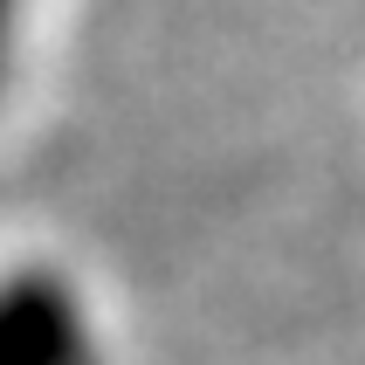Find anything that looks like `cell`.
Instances as JSON below:
<instances>
[{
	"label": "cell",
	"instance_id": "1",
	"mask_svg": "<svg viewBox=\"0 0 365 365\" xmlns=\"http://www.w3.org/2000/svg\"><path fill=\"white\" fill-rule=\"evenodd\" d=\"M83 359V310L62 276L21 269L0 283V365H76Z\"/></svg>",
	"mask_w": 365,
	"mask_h": 365
},
{
	"label": "cell",
	"instance_id": "2",
	"mask_svg": "<svg viewBox=\"0 0 365 365\" xmlns=\"http://www.w3.org/2000/svg\"><path fill=\"white\" fill-rule=\"evenodd\" d=\"M7 35H14V0H0V69H7Z\"/></svg>",
	"mask_w": 365,
	"mask_h": 365
}]
</instances>
